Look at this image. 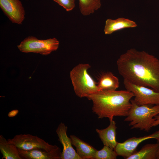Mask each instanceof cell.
Listing matches in <instances>:
<instances>
[{"label":"cell","instance_id":"cell-1","mask_svg":"<svg viewBox=\"0 0 159 159\" xmlns=\"http://www.w3.org/2000/svg\"><path fill=\"white\" fill-rule=\"evenodd\" d=\"M116 64L124 80L159 92V60L155 56L131 48L120 56Z\"/></svg>","mask_w":159,"mask_h":159},{"label":"cell","instance_id":"cell-2","mask_svg":"<svg viewBox=\"0 0 159 159\" xmlns=\"http://www.w3.org/2000/svg\"><path fill=\"white\" fill-rule=\"evenodd\" d=\"M133 94L127 90L100 91L87 97L92 103V111L98 118H107L110 121L115 116L126 117L131 106Z\"/></svg>","mask_w":159,"mask_h":159},{"label":"cell","instance_id":"cell-3","mask_svg":"<svg viewBox=\"0 0 159 159\" xmlns=\"http://www.w3.org/2000/svg\"><path fill=\"white\" fill-rule=\"evenodd\" d=\"M131 106L124 121L130 122L131 129H139L148 132L154 122L155 117L159 114V105H139L131 100Z\"/></svg>","mask_w":159,"mask_h":159},{"label":"cell","instance_id":"cell-4","mask_svg":"<svg viewBox=\"0 0 159 159\" xmlns=\"http://www.w3.org/2000/svg\"><path fill=\"white\" fill-rule=\"evenodd\" d=\"M90 67L89 63H80L75 66L70 72L74 90L79 97H87L99 91L97 83L88 72Z\"/></svg>","mask_w":159,"mask_h":159},{"label":"cell","instance_id":"cell-5","mask_svg":"<svg viewBox=\"0 0 159 159\" xmlns=\"http://www.w3.org/2000/svg\"><path fill=\"white\" fill-rule=\"evenodd\" d=\"M59 45V41L55 38L40 40L33 36H29L23 40L17 47L22 52H33L47 55L57 50Z\"/></svg>","mask_w":159,"mask_h":159},{"label":"cell","instance_id":"cell-6","mask_svg":"<svg viewBox=\"0 0 159 159\" xmlns=\"http://www.w3.org/2000/svg\"><path fill=\"white\" fill-rule=\"evenodd\" d=\"M7 140L18 148L25 150L41 149L50 151L58 147L56 145L50 144L37 135L29 134L16 135L13 138Z\"/></svg>","mask_w":159,"mask_h":159},{"label":"cell","instance_id":"cell-7","mask_svg":"<svg viewBox=\"0 0 159 159\" xmlns=\"http://www.w3.org/2000/svg\"><path fill=\"white\" fill-rule=\"evenodd\" d=\"M123 84L126 90L132 92L134 100L138 105H159V92L147 87L133 84L124 80Z\"/></svg>","mask_w":159,"mask_h":159},{"label":"cell","instance_id":"cell-8","mask_svg":"<svg viewBox=\"0 0 159 159\" xmlns=\"http://www.w3.org/2000/svg\"><path fill=\"white\" fill-rule=\"evenodd\" d=\"M159 139V130L153 133L139 137H133L121 143L117 142L114 150L118 156L126 159L132 155L138 145L143 141L149 139Z\"/></svg>","mask_w":159,"mask_h":159},{"label":"cell","instance_id":"cell-9","mask_svg":"<svg viewBox=\"0 0 159 159\" xmlns=\"http://www.w3.org/2000/svg\"><path fill=\"white\" fill-rule=\"evenodd\" d=\"M0 6L6 15L13 23L21 24L24 19L25 11L19 0H0Z\"/></svg>","mask_w":159,"mask_h":159},{"label":"cell","instance_id":"cell-10","mask_svg":"<svg viewBox=\"0 0 159 159\" xmlns=\"http://www.w3.org/2000/svg\"><path fill=\"white\" fill-rule=\"evenodd\" d=\"M68 127L61 122L56 130L59 140L63 147L61 159H81L72 146V141L67 133Z\"/></svg>","mask_w":159,"mask_h":159},{"label":"cell","instance_id":"cell-11","mask_svg":"<svg viewBox=\"0 0 159 159\" xmlns=\"http://www.w3.org/2000/svg\"><path fill=\"white\" fill-rule=\"evenodd\" d=\"M18 149L22 159H61L62 152L58 147L50 151L41 149L30 150Z\"/></svg>","mask_w":159,"mask_h":159},{"label":"cell","instance_id":"cell-12","mask_svg":"<svg viewBox=\"0 0 159 159\" xmlns=\"http://www.w3.org/2000/svg\"><path fill=\"white\" fill-rule=\"evenodd\" d=\"M110 121V124L107 128L102 129H96V131L104 145L114 150L117 143L116 138L117 127L113 120Z\"/></svg>","mask_w":159,"mask_h":159},{"label":"cell","instance_id":"cell-13","mask_svg":"<svg viewBox=\"0 0 159 159\" xmlns=\"http://www.w3.org/2000/svg\"><path fill=\"white\" fill-rule=\"evenodd\" d=\"M72 144L81 159H94L97 150L92 146L74 135L70 136Z\"/></svg>","mask_w":159,"mask_h":159},{"label":"cell","instance_id":"cell-14","mask_svg":"<svg viewBox=\"0 0 159 159\" xmlns=\"http://www.w3.org/2000/svg\"><path fill=\"white\" fill-rule=\"evenodd\" d=\"M137 26L135 22L127 19L120 18L114 20L109 19L106 21L104 32L105 34H110L124 28L135 27Z\"/></svg>","mask_w":159,"mask_h":159},{"label":"cell","instance_id":"cell-15","mask_svg":"<svg viewBox=\"0 0 159 159\" xmlns=\"http://www.w3.org/2000/svg\"><path fill=\"white\" fill-rule=\"evenodd\" d=\"M119 84L118 78L110 72L102 73L97 83L99 91L116 90L119 87Z\"/></svg>","mask_w":159,"mask_h":159},{"label":"cell","instance_id":"cell-16","mask_svg":"<svg viewBox=\"0 0 159 159\" xmlns=\"http://www.w3.org/2000/svg\"><path fill=\"white\" fill-rule=\"evenodd\" d=\"M158 149L157 143L147 144L126 159H157Z\"/></svg>","mask_w":159,"mask_h":159},{"label":"cell","instance_id":"cell-17","mask_svg":"<svg viewBox=\"0 0 159 159\" xmlns=\"http://www.w3.org/2000/svg\"><path fill=\"white\" fill-rule=\"evenodd\" d=\"M0 150L2 159H22L20 156L18 148L9 143L2 135H0Z\"/></svg>","mask_w":159,"mask_h":159},{"label":"cell","instance_id":"cell-18","mask_svg":"<svg viewBox=\"0 0 159 159\" xmlns=\"http://www.w3.org/2000/svg\"><path fill=\"white\" fill-rule=\"evenodd\" d=\"M80 11L83 16L93 13L101 6L100 0H79Z\"/></svg>","mask_w":159,"mask_h":159},{"label":"cell","instance_id":"cell-19","mask_svg":"<svg viewBox=\"0 0 159 159\" xmlns=\"http://www.w3.org/2000/svg\"><path fill=\"white\" fill-rule=\"evenodd\" d=\"M117 156L114 150L104 145L101 150H97L94 159H116Z\"/></svg>","mask_w":159,"mask_h":159},{"label":"cell","instance_id":"cell-20","mask_svg":"<svg viewBox=\"0 0 159 159\" xmlns=\"http://www.w3.org/2000/svg\"><path fill=\"white\" fill-rule=\"evenodd\" d=\"M62 6L66 11L72 10L75 6V0H53Z\"/></svg>","mask_w":159,"mask_h":159},{"label":"cell","instance_id":"cell-21","mask_svg":"<svg viewBox=\"0 0 159 159\" xmlns=\"http://www.w3.org/2000/svg\"><path fill=\"white\" fill-rule=\"evenodd\" d=\"M19 112V110L17 109L12 110L8 113V116L10 117H14L18 114Z\"/></svg>","mask_w":159,"mask_h":159},{"label":"cell","instance_id":"cell-22","mask_svg":"<svg viewBox=\"0 0 159 159\" xmlns=\"http://www.w3.org/2000/svg\"><path fill=\"white\" fill-rule=\"evenodd\" d=\"M155 120L153 125V127L159 125V114L155 117Z\"/></svg>","mask_w":159,"mask_h":159},{"label":"cell","instance_id":"cell-23","mask_svg":"<svg viewBox=\"0 0 159 159\" xmlns=\"http://www.w3.org/2000/svg\"><path fill=\"white\" fill-rule=\"evenodd\" d=\"M157 143L158 145V149L157 155V159H159V139L157 140Z\"/></svg>","mask_w":159,"mask_h":159}]
</instances>
